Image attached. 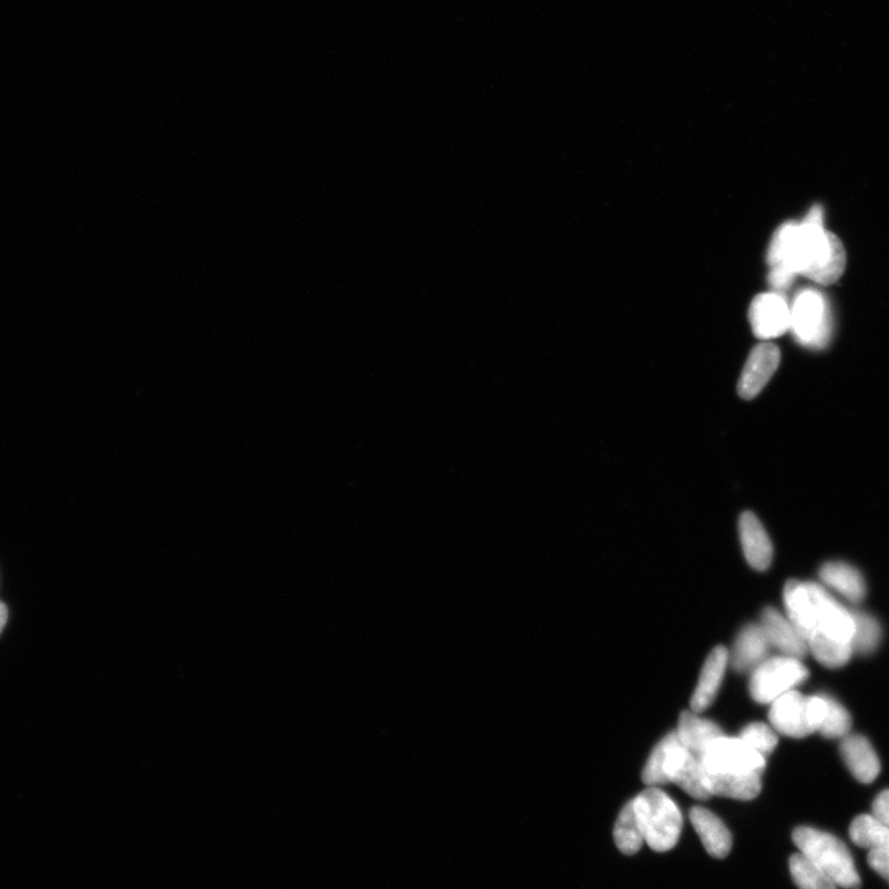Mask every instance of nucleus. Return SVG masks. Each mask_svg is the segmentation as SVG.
I'll return each instance as SVG.
<instances>
[{
  "label": "nucleus",
  "mask_w": 889,
  "mask_h": 889,
  "mask_svg": "<svg viewBox=\"0 0 889 889\" xmlns=\"http://www.w3.org/2000/svg\"><path fill=\"white\" fill-rule=\"evenodd\" d=\"M769 283L786 289L797 275H805L819 285L837 282L845 271L843 242L824 229L823 210L813 208L802 223L782 225L771 242Z\"/></svg>",
  "instance_id": "nucleus-1"
},
{
  "label": "nucleus",
  "mask_w": 889,
  "mask_h": 889,
  "mask_svg": "<svg viewBox=\"0 0 889 889\" xmlns=\"http://www.w3.org/2000/svg\"><path fill=\"white\" fill-rule=\"evenodd\" d=\"M784 598L787 617L806 642L813 634L851 642L852 612L835 601L826 588L813 582L789 581Z\"/></svg>",
  "instance_id": "nucleus-2"
},
{
  "label": "nucleus",
  "mask_w": 889,
  "mask_h": 889,
  "mask_svg": "<svg viewBox=\"0 0 889 889\" xmlns=\"http://www.w3.org/2000/svg\"><path fill=\"white\" fill-rule=\"evenodd\" d=\"M642 779L649 787L672 782L695 799L704 800L711 797L703 784L701 758L681 744L676 732L669 734L653 748L642 773Z\"/></svg>",
  "instance_id": "nucleus-3"
},
{
  "label": "nucleus",
  "mask_w": 889,
  "mask_h": 889,
  "mask_svg": "<svg viewBox=\"0 0 889 889\" xmlns=\"http://www.w3.org/2000/svg\"><path fill=\"white\" fill-rule=\"evenodd\" d=\"M799 852L831 877L844 889H858L861 878L846 845L834 835L809 827L794 831Z\"/></svg>",
  "instance_id": "nucleus-4"
},
{
  "label": "nucleus",
  "mask_w": 889,
  "mask_h": 889,
  "mask_svg": "<svg viewBox=\"0 0 889 889\" xmlns=\"http://www.w3.org/2000/svg\"><path fill=\"white\" fill-rule=\"evenodd\" d=\"M645 843L652 850H672L680 840L683 819L674 800L657 787L641 792L633 800Z\"/></svg>",
  "instance_id": "nucleus-5"
},
{
  "label": "nucleus",
  "mask_w": 889,
  "mask_h": 889,
  "mask_svg": "<svg viewBox=\"0 0 889 889\" xmlns=\"http://www.w3.org/2000/svg\"><path fill=\"white\" fill-rule=\"evenodd\" d=\"M809 676L802 661L789 657L767 658L753 671L750 693L757 703H773Z\"/></svg>",
  "instance_id": "nucleus-6"
},
{
  "label": "nucleus",
  "mask_w": 889,
  "mask_h": 889,
  "mask_svg": "<svg viewBox=\"0 0 889 889\" xmlns=\"http://www.w3.org/2000/svg\"><path fill=\"white\" fill-rule=\"evenodd\" d=\"M703 771L710 774H764L766 757L741 737L722 735L705 747L701 756Z\"/></svg>",
  "instance_id": "nucleus-7"
},
{
  "label": "nucleus",
  "mask_w": 889,
  "mask_h": 889,
  "mask_svg": "<svg viewBox=\"0 0 889 889\" xmlns=\"http://www.w3.org/2000/svg\"><path fill=\"white\" fill-rule=\"evenodd\" d=\"M789 329L802 345H826L830 337V310L826 298L813 289L800 292L790 307Z\"/></svg>",
  "instance_id": "nucleus-8"
},
{
  "label": "nucleus",
  "mask_w": 889,
  "mask_h": 889,
  "mask_svg": "<svg viewBox=\"0 0 889 889\" xmlns=\"http://www.w3.org/2000/svg\"><path fill=\"white\" fill-rule=\"evenodd\" d=\"M774 730L789 737H806L816 733L812 723L809 697L792 690L781 695L769 711Z\"/></svg>",
  "instance_id": "nucleus-9"
},
{
  "label": "nucleus",
  "mask_w": 889,
  "mask_h": 889,
  "mask_svg": "<svg viewBox=\"0 0 889 889\" xmlns=\"http://www.w3.org/2000/svg\"><path fill=\"white\" fill-rule=\"evenodd\" d=\"M750 323L759 339L781 337L790 328V307L777 293L759 294L750 308Z\"/></svg>",
  "instance_id": "nucleus-10"
},
{
  "label": "nucleus",
  "mask_w": 889,
  "mask_h": 889,
  "mask_svg": "<svg viewBox=\"0 0 889 889\" xmlns=\"http://www.w3.org/2000/svg\"><path fill=\"white\" fill-rule=\"evenodd\" d=\"M779 350L769 342L757 345L745 363L741 381H738V394L745 400H753L765 389V385L773 379L779 365Z\"/></svg>",
  "instance_id": "nucleus-11"
},
{
  "label": "nucleus",
  "mask_w": 889,
  "mask_h": 889,
  "mask_svg": "<svg viewBox=\"0 0 889 889\" xmlns=\"http://www.w3.org/2000/svg\"><path fill=\"white\" fill-rule=\"evenodd\" d=\"M759 626L764 630L769 647L781 651L782 655L798 660L807 655L808 645L805 638L800 635L788 617L779 613L777 609L766 608Z\"/></svg>",
  "instance_id": "nucleus-12"
},
{
  "label": "nucleus",
  "mask_w": 889,
  "mask_h": 889,
  "mask_svg": "<svg viewBox=\"0 0 889 889\" xmlns=\"http://www.w3.org/2000/svg\"><path fill=\"white\" fill-rule=\"evenodd\" d=\"M690 819L706 852L715 859H725L731 854L732 834L714 813L703 807H693L690 810Z\"/></svg>",
  "instance_id": "nucleus-13"
},
{
  "label": "nucleus",
  "mask_w": 889,
  "mask_h": 889,
  "mask_svg": "<svg viewBox=\"0 0 889 889\" xmlns=\"http://www.w3.org/2000/svg\"><path fill=\"white\" fill-rule=\"evenodd\" d=\"M727 663H730V651L724 647H717L710 653L691 701L694 713L705 711L714 702L717 691L721 689Z\"/></svg>",
  "instance_id": "nucleus-14"
},
{
  "label": "nucleus",
  "mask_w": 889,
  "mask_h": 889,
  "mask_svg": "<svg viewBox=\"0 0 889 889\" xmlns=\"http://www.w3.org/2000/svg\"><path fill=\"white\" fill-rule=\"evenodd\" d=\"M741 539L746 560L757 571L768 569L773 561V544L754 513L746 511L741 518Z\"/></svg>",
  "instance_id": "nucleus-15"
},
{
  "label": "nucleus",
  "mask_w": 889,
  "mask_h": 889,
  "mask_svg": "<svg viewBox=\"0 0 889 889\" xmlns=\"http://www.w3.org/2000/svg\"><path fill=\"white\" fill-rule=\"evenodd\" d=\"M769 642L762 626L750 624L737 635L730 661L736 672L754 671L767 659Z\"/></svg>",
  "instance_id": "nucleus-16"
},
{
  "label": "nucleus",
  "mask_w": 889,
  "mask_h": 889,
  "mask_svg": "<svg viewBox=\"0 0 889 889\" xmlns=\"http://www.w3.org/2000/svg\"><path fill=\"white\" fill-rule=\"evenodd\" d=\"M841 755L850 773L862 784H872L881 773L880 759L875 748L861 735L846 736L841 744Z\"/></svg>",
  "instance_id": "nucleus-17"
},
{
  "label": "nucleus",
  "mask_w": 889,
  "mask_h": 889,
  "mask_svg": "<svg viewBox=\"0 0 889 889\" xmlns=\"http://www.w3.org/2000/svg\"><path fill=\"white\" fill-rule=\"evenodd\" d=\"M763 774H710L703 771V784L710 796L752 800L762 792Z\"/></svg>",
  "instance_id": "nucleus-18"
},
{
  "label": "nucleus",
  "mask_w": 889,
  "mask_h": 889,
  "mask_svg": "<svg viewBox=\"0 0 889 889\" xmlns=\"http://www.w3.org/2000/svg\"><path fill=\"white\" fill-rule=\"evenodd\" d=\"M676 734L681 744L699 758L714 738L724 735L720 725L693 712L681 714Z\"/></svg>",
  "instance_id": "nucleus-19"
},
{
  "label": "nucleus",
  "mask_w": 889,
  "mask_h": 889,
  "mask_svg": "<svg viewBox=\"0 0 889 889\" xmlns=\"http://www.w3.org/2000/svg\"><path fill=\"white\" fill-rule=\"evenodd\" d=\"M820 578L850 602L859 603L866 596V585L861 573L844 562H829L820 570Z\"/></svg>",
  "instance_id": "nucleus-20"
},
{
  "label": "nucleus",
  "mask_w": 889,
  "mask_h": 889,
  "mask_svg": "<svg viewBox=\"0 0 889 889\" xmlns=\"http://www.w3.org/2000/svg\"><path fill=\"white\" fill-rule=\"evenodd\" d=\"M850 837L852 843L862 849L889 854V828L878 823L871 814H864L854 819Z\"/></svg>",
  "instance_id": "nucleus-21"
},
{
  "label": "nucleus",
  "mask_w": 889,
  "mask_h": 889,
  "mask_svg": "<svg viewBox=\"0 0 889 889\" xmlns=\"http://www.w3.org/2000/svg\"><path fill=\"white\" fill-rule=\"evenodd\" d=\"M614 839L618 849L624 855L637 854L642 848V845L645 844L644 833H642L631 800L619 814L614 828Z\"/></svg>",
  "instance_id": "nucleus-22"
},
{
  "label": "nucleus",
  "mask_w": 889,
  "mask_h": 889,
  "mask_svg": "<svg viewBox=\"0 0 889 889\" xmlns=\"http://www.w3.org/2000/svg\"><path fill=\"white\" fill-rule=\"evenodd\" d=\"M808 650L821 665L839 669L849 662L854 650L851 642H843L823 634H813L807 640Z\"/></svg>",
  "instance_id": "nucleus-23"
},
{
  "label": "nucleus",
  "mask_w": 889,
  "mask_h": 889,
  "mask_svg": "<svg viewBox=\"0 0 889 889\" xmlns=\"http://www.w3.org/2000/svg\"><path fill=\"white\" fill-rule=\"evenodd\" d=\"M789 871L799 889H839L828 874L800 852L789 859Z\"/></svg>",
  "instance_id": "nucleus-24"
},
{
  "label": "nucleus",
  "mask_w": 889,
  "mask_h": 889,
  "mask_svg": "<svg viewBox=\"0 0 889 889\" xmlns=\"http://www.w3.org/2000/svg\"><path fill=\"white\" fill-rule=\"evenodd\" d=\"M855 621V633L851 640L854 652L866 653L874 652L880 645L882 630L878 621L865 613H852Z\"/></svg>",
  "instance_id": "nucleus-25"
},
{
  "label": "nucleus",
  "mask_w": 889,
  "mask_h": 889,
  "mask_svg": "<svg viewBox=\"0 0 889 889\" xmlns=\"http://www.w3.org/2000/svg\"><path fill=\"white\" fill-rule=\"evenodd\" d=\"M828 712L824 720L819 733L828 738H839L849 735L851 730V716L844 706L827 695Z\"/></svg>",
  "instance_id": "nucleus-26"
},
{
  "label": "nucleus",
  "mask_w": 889,
  "mask_h": 889,
  "mask_svg": "<svg viewBox=\"0 0 889 889\" xmlns=\"http://www.w3.org/2000/svg\"><path fill=\"white\" fill-rule=\"evenodd\" d=\"M743 741L752 746L755 752L765 757L774 752L778 738L773 727L764 723H752L744 727L741 736Z\"/></svg>",
  "instance_id": "nucleus-27"
},
{
  "label": "nucleus",
  "mask_w": 889,
  "mask_h": 889,
  "mask_svg": "<svg viewBox=\"0 0 889 889\" xmlns=\"http://www.w3.org/2000/svg\"><path fill=\"white\" fill-rule=\"evenodd\" d=\"M871 816L882 826L889 828V789L878 795L872 805Z\"/></svg>",
  "instance_id": "nucleus-28"
},
{
  "label": "nucleus",
  "mask_w": 889,
  "mask_h": 889,
  "mask_svg": "<svg viewBox=\"0 0 889 889\" xmlns=\"http://www.w3.org/2000/svg\"><path fill=\"white\" fill-rule=\"evenodd\" d=\"M867 861H869L872 869L889 883V854L871 850L869 855H867Z\"/></svg>",
  "instance_id": "nucleus-29"
},
{
  "label": "nucleus",
  "mask_w": 889,
  "mask_h": 889,
  "mask_svg": "<svg viewBox=\"0 0 889 889\" xmlns=\"http://www.w3.org/2000/svg\"><path fill=\"white\" fill-rule=\"evenodd\" d=\"M8 620V608L0 602V633H2Z\"/></svg>",
  "instance_id": "nucleus-30"
}]
</instances>
